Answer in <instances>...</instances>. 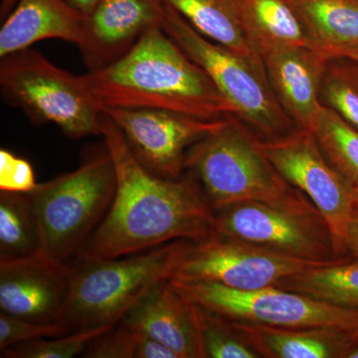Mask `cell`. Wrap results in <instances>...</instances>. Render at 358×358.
<instances>
[{"instance_id": "1", "label": "cell", "mask_w": 358, "mask_h": 358, "mask_svg": "<svg viewBox=\"0 0 358 358\" xmlns=\"http://www.w3.org/2000/svg\"><path fill=\"white\" fill-rule=\"evenodd\" d=\"M101 136L114 162L115 196L78 261L117 258L214 235V211L192 178H162L148 171L103 113Z\"/></svg>"}, {"instance_id": "2", "label": "cell", "mask_w": 358, "mask_h": 358, "mask_svg": "<svg viewBox=\"0 0 358 358\" xmlns=\"http://www.w3.org/2000/svg\"><path fill=\"white\" fill-rule=\"evenodd\" d=\"M100 109H159L206 121L236 110L196 63L155 23L121 59L82 75Z\"/></svg>"}, {"instance_id": "3", "label": "cell", "mask_w": 358, "mask_h": 358, "mask_svg": "<svg viewBox=\"0 0 358 358\" xmlns=\"http://www.w3.org/2000/svg\"><path fill=\"white\" fill-rule=\"evenodd\" d=\"M190 243L178 240L131 255L78 261L60 320L66 333L119 324L155 285L171 279Z\"/></svg>"}, {"instance_id": "4", "label": "cell", "mask_w": 358, "mask_h": 358, "mask_svg": "<svg viewBox=\"0 0 358 358\" xmlns=\"http://www.w3.org/2000/svg\"><path fill=\"white\" fill-rule=\"evenodd\" d=\"M115 185L114 162L105 143L75 171L38 183L28 194L38 223L39 255L60 264L79 255L107 215Z\"/></svg>"}, {"instance_id": "5", "label": "cell", "mask_w": 358, "mask_h": 358, "mask_svg": "<svg viewBox=\"0 0 358 358\" xmlns=\"http://www.w3.org/2000/svg\"><path fill=\"white\" fill-rule=\"evenodd\" d=\"M185 171L213 211L240 202L280 203L301 193L275 171L258 138L234 115L189 148Z\"/></svg>"}, {"instance_id": "6", "label": "cell", "mask_w": 358, "mask_h": 358, "mask_svg": "<svg viewBox=\"0 0 358 358\" xmlns=\"http://www.w3.org/2000/svg\"><path fill=\"white\" fill-rule=\"evenodd\" d=\"M160 25L210 78L236 110L238 119L258 140H274L298 129L275 99L262 60L246 57L207 38L164 2Z\"/></svg>"}, {"instance_id": "7", "label": "cell", "mask_w": 358, "mask_h": 358, "mask_svg": "<svg viewBox=\"0 0 358 358\" xmlns=\"http://www.w3.org/2000/svg\"><path fill=\"white\" fill-rule=\"evenodd\" d=\"M0 88L6 102L36 124H54L73 140L102 134V110L83 77L61 69L28 48L0 62Z\"/></svg>"}, {"instance_id": "8", "label": "cell", "mask_w": 358, "mask_h": 358, "mask_svg": "<svg viewBox=\"0 0 358 358\" xmlns=\"http://www.w3.org/2000/svg\"><path fill=\"white\" fill-rule=\"evenodd\" d=\"M214 235L307 262L343 259L334 252L326 220L301 192L280 203L240 202L214 211Z\"/></svg>"}, {"instance_id": "9", "label": "cell", "mask_w": 358, "mask_h": 358, "mask_svg": "<svg viewBox=\"0 0 358 358\" xmlns=\"http://www.w3.org/2000/svg\"><path fill=\"white\" fill-rule=\"evenodd\" d=\"M169 281L189 303L235 322L287 329L333 327L358 331V310L288 289L268 287L240 291L212 282Z\"/></svg>"}, {"instance_id": "10", "label": "cell", "mask_w": 358, "mask_h": 358, "mask_svg": "<svg viewBox=\"0 0 358 358\" xmlns=\"http://www.w3.org/2000/svg\"><path fill=\"white\" fill-rule=\"evenodd\" d=\"M258 143L280 176L322 214L331 231L336 256L345 258L346 233L357 206L312 131L296 129L281 138Z\"/></svg>"}, {"instance_id": "11", "label": "cell", "mask_w": 358, "mask_h": 358, "mask_svg": "<svg viewBox=\"0 0 358 358\" xmlns=\"http://www.w3.org/2000/svg\"><path fill=\"white\" fill-rule=\"evenodd\" d=\"M322 265L327 264L296 260L212 235L203 241L190 243L169 280L212 282L240 291H254L275 287L289 275Z\"/></svg>"}, {"instance_id": "12", "label": "cell", "mask_w": 358, "mask_h": 358, "mask_svg": "<svg viewBox=\"0 0 358 358\" xmlns=\"http://www.w3.org/2000/svg\"><path fill=\"white\" fill-rule=\"evenodd\" d=\"M101 110L120 129L141 164L166 178H180L189 148L220 128L226 120L206 121L159 109L103 108Z\"/></svg>"}, {"instance_id": "13", "label": "cell", "mask_w": 358, "mask_h": 358, "mask_svg": "<svg viewBox=\"0 0 358 358\" xmlns=\"http://www.w3.org/2000/svg\"><path fill=\"white\" fill-rule=\"evenodd\" d=\"M73 266L40 255L0 258V310L40 324H60L71 289Z\"/></svg>"}, {"instance_id": "14", "label": "cell", "mask_w": 358, "mask_h": 358, "mask_svg": "<svg viewBox=\"0 0 358 358\" xmlns=\"http://www.w3.org/2000/svg\"><path fill=\"white\" fill-rule=\"evenodd\" d=\"M160 15V0H101L86 17L78 45L87 68L103 69L121 59Z\"/></svg>"}, {"instance_id": "15", "label": "cell", "mask_w": 358, "mask_h": 358, "mask_svg": "<svg viewBox=\"0 0 358 358\" xmlns=\"http://www.w3.org/2000/svg\"><path fill=\"white\" fill-rule=\"evenodd\" d=\"M329 57L313 47H284L262 57L268 83L298 129L310 131L322 110V78Z\"/></svg>"}, {"instance_id": "16", "label": "cell", "mask_w": 358, "mask_h": 358, "mask_svg": "<svg viewBox=\"0 0 358 358\" xmlns=\"http://www.w3.org/2000/svg\"><path fill=\"white\" fill-rule=\"evenodd\" d=\"M121 322L157 339L178 358H202L194 308L169 280L150 289Z\"/></svg>"}, {"instance_id": "17", "label": "cell", "mask_w": 358, "mask_h": 358, "mask_svg": "<svg viewBox=\"0 0 358 358\" xmlns=\"http://www.w3.org/2000/svg\"><path fill=\"white\" fill-rule=\"evenodd\" d=\"M86 17L66 0H18L0 29V57L45 39L79 45Z\"/></svg>"}, {"instance_id": "18", "label": "cell", "mask_w": 358, "mask_h": 358, "mask_svg": "<svg viewBox=\"0 0 358 358\" xmlns=\"http://www.w3.org/2000/svg\"><path fill=\"white\" fill-rule=\"evenodd\" d=\"M228 320L261 357L346 358L358 334L341 327L287 329Z\"/></svg>"}, {"instance_id": "19", "label": "cell", "mask_w": 358, "mask_h": 358, "mask_svg": "<svg viewBox=\"0 0 358 358\" xmlns=\"http://www.w3.org/2000/svg\"><path fill=\"white\" fill-rule=\"evenodd\" d=\"M251 48L264 55L284 47H313L292 0H233Z\"/></svg>"}, {"instance_id": "20", "label": "cell", "mask_w": 358, "mask_h": 358, "mask_svg": "<svg viewBox=\"0 0 358 358\" xmlns=\"http://www.w3.org/2000/svg\"><path fill=\"white\" fill-rule=\"evenodd\" d=\"M310 41L329 59L358 49V0H292Z\"/></svg>"}, {"instance_id": "21", "label": "cell", "mask_w": 358, "mask_h": 358, "mask_svg": "<svg viewBox=\"0 0 358 358\" xmlns=\"http://www.w3.org/2000/svg\"><path fill=\"white\" fill-rule=\"evenodd\" d=\"M275 287L358 310V259L346 257L336 263L308 268L285 278Z\"/></svg>"}, {"instance_id": "22", "label": "cell", "mask_w": 358, "mask_h": 358, "mask_svg": "<svg viewBox=\"0 0 358 358\" xmlns=\"http://www.w3.org/2000/svg\"><path fill=\"white\" fill-rule=\"evenodd\" d=\"M173 8L205 37L246 57L262 60L251 48L233 0H160Z\"/></svg>"}, {"instance_id": "23", "label": "cell", "mask_w": 358, "mask_h": 358, "mask_svg": "<svg viewBox=\"0 0 358 358\" xmlns=\"http://www.w3.org/2000/svg\"><path fill=\"white\" fill-rule=\"evenodd\" d=\"M329 164L352 193L358 208V131L324 106L310 129Z\"/></svg>"}, {"instance_id": "24", "label": "cell", "mask_w": 358, "mask_h": 358, "mask_svg": "<svg viewBox=\"0 0 358 358\" xmlns=\"http://www.w3.org/2000/svg\"><path fill=\"white\" fill-rule=\"evenodd\" d=\"M40 235L28 193L0 192V258L39 255Z\"/></svg>"}, {"instance_id": "25", "label": "cell", "mask_w": 358, "mask_h": 358, "mask_svg": "<svg viewBox=\"0 0 358 358\" xmlns=\"http://www.w3.org/2000/svg\"><path fill=\"white\" fill-rule=\"evenodd\" d=\"M320 100L358 131V63L346 57L329 59Z\"/></svg>"}, {"instance_id": "26", "label": "cell", "mask_w": 358, "mask_h": 358, "mask_svg": "<svg viewBox=\"0 0 358 358\" xmlns=\"http://www.w3.org/2000/svg\"><path fill=\"white\" fill-rule=\"evenodd\" d=\"M193 308L202 358L261 357L235 331L229 320L199 306L193 305Z\"/></svg>"}, {"instance_id": "27", "label": "cell", "mask_w": 358, "mask_h": 358, "mask_svg": "<svg viewBox=\"0 0 358 358\" xmlns=\"http://www.w3.org/2000/svg\"><path fill=\"white\" fill-rule=\"evenodd\" d=\"M115 326L72 331L64 336L33 339L2 350L4 358H71L82 355L94 339Z\"/></svg>"}, {"instance_id": "28", "label": "cell", "mask_w": 358, "mask_h": 358, "mask_svg": "<svg viewBox=\"0 0 358 358\" xmlns=\"http://www.w3.org/2000/svg\"><path fill=\"white\" fill-rule=\"evenodd\" d=\"M67 334L61 324H40L0 312V350L18 343Z\"/></svg>"}, {"instance_id": "29", "label": "cell", "mask_w": 358, "mask_h": 358, "mask_svg": "<svg viewBox=\"0 0 358 358\" xmlns=\"http://www.w3.org/2000/svg\"><path fill=\"white\" fill-rule=\"evenodd\" d=\"M138 333L120 322L87 346L82 357L134 358Z\"/></svg>"}, {"instance_id": "30", "label": "cell", "mask_w": 358, "mask_h": 358, "mask_svg": "<svg viewBox=\"0 0 358 358\" xmlns=\"http://www.w3.org/2000/svg\"><path fill=\"white\" fill-rule=\"evenodd\" d=\"M34 171L28 160L0 150V192L30 193L36 188Z\"/></svg>"}, {"instance_id": "31", "label": "cell", "mask_w": 358, "mask_h": 358, "mask_svg": "<svg viewBox=\"0 0 358 358\" xmlns=\"http://www.w3.org/2000/svg\"><path fill=\"white\" fill-rule=\"evenodd\" d=\"M138 333V338L134 358H178L173 350H169L157 339L150 338L140 331Z\"/></svg>"}, {"instance_id": "32", "label": "cell", "mask_w": 358, "mask_h": 358, "mask_svg": "<svg viewBox=\"0 0 358 358\" xmlns=\"http://www.w3.org/2000/svg\"><path fill=\"white\" fill-rule=\"evenodd\" d=\"M346 253L358 259V208L355 209L348 225L345 239Z\"/></svg>"}, {"instance_id": "33", "label": "cell", "mask_w": 358, "mask_h": 358, "mask_svg": "<svg viewBox=\"0 0 358 358\" xmlns=\"http://www.w3.org/2000/svg\"><path fill=\"white\" fill-rule=\"evenodd\" d=\"M73 8L76 9L83 14L85 17H88L90 14L95 10L96 7L100 3L101 0H66Z\"/></svg>"}, {"instance_id": "34", "label": "cell", "mask_w": 358, "mask_h": 358, "mask_svg": "<svg viewBox=\"0 0 358 358\" xmlns=\"http://www.w3.org/2000/svg\"><path fill=\"white\" fill-rule=\"evenodd\" d=\"M18 0H1L0 3V20H6L8 14L13 11L14 7L17 4Z\"/></svg>"}, {"instance_id": "35", "label": "cell", "mask_w": 358, "mask_h": 358, "mask_svg": "<svg viewBox=\"0 0 358 358\" xmlns=\"http://www.w3.org/2000/svg\"><path fill=\"white\" fill-rule=\"evenodd\" d=\"M346 358H358V334L357 338L353 341L352 348H350V352H348Z\"/></svg>"}, {"instance_id": "36", "label": "cell", "mask_w": 358, "mask_h": 358, "mask_svg": "<svg viewBox=\"0 0 358 358\" xmlns=\"http://www.w3.org/2000/svg\"><path fill=\"white\" fill-rule=\"evenodd\" d=\"M338 57L350 58L358 63V49L343 52V53H341V55L338 56Z\"/></svg>"}]
</instances>
